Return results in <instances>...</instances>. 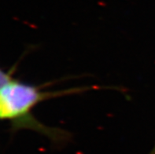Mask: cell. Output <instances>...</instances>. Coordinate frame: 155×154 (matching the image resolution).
<instances>
[{
    "mask_svg": "<svg viewBox=\"0 0 155 154\" xmlns=\"http://www.w3.org/2000/svg\"><path fill=\"white\" fill-rule=\"evenodd\" d=\"M49 95L31 85L12 81L0 92L2 119H15L27 116L31 109Z\"/></svg>",
    "mask_w": 155,
    "mask_h": 154,
    "instance_id": "6da1fadb",
    "label": "cell"
},
{
    "mask_svg": "<svg viewBox=\"0 0 155 154\" xmlns=\"http://www.w3.org/2000/svg\"><path fill=\"white\" fill-rule=\"evenodd\" d=\"M12 81L13 80L11 79L10 75L0 69V92Z\"/></svg>",
    "mask_w": 155,
    "mask_h": 154,
    "instance_id": "7a4b0ae2",
    "label": "cell"
},
{
    "mask_svg": "<svg viewBox=\"0 0 155 154\" xmlns=\"http://www.w3.org/2000/svg\"><path fill=\"white\" fill-rule=\"evenodd\" d=\"M149 154H155V145H154V146H153V149L150 151V152Z\"/></svg>",
    "mask_w": 155,
    "mask_h": 154,
    "instance_id": "3957f363",
    "label": "cell"
},
{
    "mask_svg": "<svg viewBox=\"0 0 155 154\" xmlns=\"http://www.w3.org/2000/svg\"><path fill=\"white\" fill-rule=\"evenodd\" d=\"M0 119H2V110H1V105H0Z\"/></svg>",
    "mask_w": 155,
    "mask_h": 154,
    "instance_id": "277c9868",
    "label": "cell"
}]
</instances>
